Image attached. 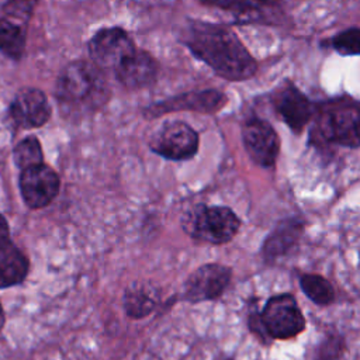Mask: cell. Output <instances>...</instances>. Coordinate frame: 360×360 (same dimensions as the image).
Segmentation results:
<instances>
[{"label": "cell", "mask_w": 360, "mask_h": 360, "mask_svg": "<svg viewBox=\"0 0 360 360\" xmlns=\"http://www.w3.org/2000/svg\"><path fill=\"white\" fill-rule=\"evenodd\" d=\"M304 294L318 305H328L335 298V291L330 283L318 274H304L300 278Z\"/></svg>", "instance_id": "obj_20"}, {"label": "cell", "mask_w": 360, "mask_h": 360, "mask_svg": "<svg viewBox=\"0 0 360 360\" xmlns=\"http://www.w3.org/2000/svg\"><path fill=\"white\" fill-rule=\"evenodd\" d=\"M136 51L128 32L120 27H110L97 31L89 41L91 62L100 69L115 70L129 55Z\"/></svg>", "instance_id": "obj_7"}, {"label": "cell", "mask_w": 360, "mask_h": 360, "mask_svg": "<svg viewBox=\"0 0 360 360\" xmlns=\"http://www.w3.org/2000/svg\"><path fill=\"white\" fill-rule=\"evenodd\" d=\"M332 48L342 55H360V28H349L333 37Z\"/></svg>", "instance_id": "obj_22"}, {"label": "cell", "mask_w": 360, "mask_h": 360, "mask_svg": "<svg viewBox=\"0 0 360 360\" xmlns=\"http://www.w3.org/2000/svg\"><path fill=\"white\" fill-rule=\"evenodd\" d=\"M202 4L221 8L238 15L270 13L280 7L281 0H200Z\"/></svg>", "instance_id": "obj_18"}, {"label": "cell", "mask_w": 360, "mask_h": 360, "mask_svg": "<svg viewBox=\"0 0 360 360\" xmlns=\"http://www.w3.org/2000/svg\"><path fill=\"white\" fill-rule=\"evenodd\" d=\"M225 103H226L225 94L214 89L190 91V93H183L149 105L145 110V115L159 117L162 114L181 111V110H190V111H198V112H215L221 110Z\"/></svg>", "instance_id": "obj_12"}, {"label": "cell", "mask_w": 360, "mask_h": 360, "mask_svg": "<svg viewBox=\"0 0 360 360\" xmlns=\"http://www.w3.org/2000/svg\"><path fill=\"white\" fill-rule=\"evenodd\" d=\"M239 226L236 214L221 205H197L183 219V228L191 238L214 245L229 242Z\"/></svg>", "instance_id": "obj_3"}, {"label": "cell", "mask_w": 360, "mask_h": 360, "mask_svg": "<svg viewBox=\"0 0 360 360\" xmlns=\"http://www.w3.org/2000/svg\"><path fill=\"white\" fill-rule=\"evenodd\" d=\"M302 231V222L298 219H287L278 224L274 232L266 239L262 253L267 262H273L284 255L297 242Z\"/></svg>", "instance_id": "obj_16"}, {"label": "cell", "mask_w": 360, "mask_h": 360, "mask_svg": "<svg viewBox=\"0 0 360 360\" xmlns=\"http://www.w3.org/2000/svg\"><path fill=\"white\" fill-rule=\"evenodd\" d=\"M8 114L17 128H39L45 125L51 117V105L42 90L24 87L15 93Z\"/></svg>", "instance_id": "obj_10"}, {"label": "cell", "mask_w": 360, "mask_h": 360, "mask_svg": "<svg viewBox=\"0 0 360 360\" xmlns=\"http://www.w3.org/2000/svg\"><path fill=\"white\" fill-rule=\"evenodd\" d=\"M242 139L248 155L255 163L264 167L274 165L280 150V141L267 121L260 118L246 121L242 128Z\"/></svg>", "instance_id": "obj_11"}, {"label": "cell", "mask_w": 360, "mask_h": 360, "mask_svg": "<svg viewBox=\"0 0 360 360\" xmlns=\"http://www.w3.org/2000/svg\"><path fill=\"white\" fill-rule=\"evenodd\" d=\"M10 239V232H8V224L6 218L0 214V242H4Z\"/></svg>", "instance_id": "obj_24"}, {"label": "cell", "mask_w": 360, "mask_h": 360, "mask_svg": "<svg viewBox=\"0 0 360 360\" xmlns=\"http://www.w3.org/2000/svg\"><path fill=\"white\" fill-rule=\"evenodd\" d=\"M108 87L101 69L89 60H75L66 65L56 82L59 104L76 108H97L107 100Z\"/></svg>", "instance_id": "obj_2"}, {"label": "cell", "mask_w": 360, "mask_h": 360, "mask_svg": "<svg viewBox=\"0 0 360 360\" xmlns=\"http://www.w3.org/2000/svg\"><path fill=\"white\" fill-rule=\"evenodd\" d=\"M273 103L284 122L295 132H300L312 115L309 100L290 83L276 91Z\"/></svg>", "instance_id": "obj_14"}, {"label": "cell", "mask_w": 360, "mask_h": 360, "mask_svg": "<svg viewBox=\"0 0 360 360\" xmlns=\"http://www.w3.org/2000/svg\"><path fill=\"white\" fill-rule=\"evenodd\" d=\"M158 72V60L142 49H136L114 70L118 82L131 90L150 86L156 80Z\"/></svg>", "instance_id": "obj_13"}, {"label": "cell", "mask_w": 360, "mask_h": 360, "mask_svg": "<svg viewBox=\"0 0 360 360\" xmlns=\"http://www.w3.org/2000/svg\"><path fill=\"white\" fill-rule=\"evenodd\" d=\"M156 305V297L150 287L134 284L127 288L124 294V308L128 316L134 319L145 318Z\"/></svg>", "instance_id": "obj_19"}, {"label": "cell", "mask_w": 360, "mask_h": 360, "mask_svg": "<svg viewBox=\"0 0 360 360\" xmlns=\"http://www.w3.org/2000/svg\"><path fill=\"white\" fill-rule=\"evenodd\" d=\"M183 42L197 59L226 80H246L257 70L256 60L240 39L224 25L193 21L183 34Z\"/></svg>", "instance_id": "obj_1"}, {"label": "cell", "mask_w": 360, "mask_h": 360, "mask_svg": "<svg viewBox=\"0 0 360 360\" xmlns=\"http://www.w3.org/2000/svg\"><path fill=\"white\" fill-rule=\"evenodd\" d=\"M15 166L20 170L44 163V153L37 136H27L21 139L13 150Z\"/></svg>", "instance_id": "obj_21"}, {"label": "cell", "mask_w": 360, "mask_h": 360, "mask_svg": "<svg viewBox=\"0 0 360 360\" xmlns=\"http://www.w3.org/2000/svg\"><path fill=\"white\" fill-rule=\"evenodd\" d=\"M60 180L58 173L41 163L20 174V193L25 205L31 210H39L51 204L59 193Z\"/></svg>", "instance_id": "obj_8"}, {"label": "cell", "mask_w": 360, "mask_h": 360, "mask_svg": "<svg viewBox=\"0 0 360 360\" xmlns=\"http://www.w3.org/2000/svg\"><path fill=\"white\" fill-rule=\"evenodd\" d=\"M270 338L290 339L305 328V318L291 294L271 297L260 314Z\"/></svg>", "instance_id": "obj_5"}, {"label": "cell", "mask_w": 360, "mask_h": 360, "mask_svg": "<svg viewBox=\"0 0 360 360\" xmlns=\"http://www.w3.org/2000/svg\"><path fill=\"white\" fill-rule=\"evenodd\" d=\"M231 281V269L208 263L194 270L184 283L183 298L188 302L211 301L222 295Z\"/></svg>", "instance_id": "obj_9"}, {"label": "cell", "mask_w": 360, "mask_h": 360, "mask_svg": "<svg viewBox=\"0 0 360 360\" xmlns=\"http://www.w3.org/2000/svg\"><path fill=\"white\" fill-rule=\"evenodd\" d=\"M38 1L39 0H7L3 7V15L27 25Z\"/></svg>", "instance_id": "obj_23"}, {"label": "cell", "mask_w": 360, "mask_h": 360, "mask_svg": "<svg viewBox=\"0 0 360 360\" xmlns=\"http://www.w3.org/2000/svg\"><path fill=\"white\" fill-rule=\"evenodd\" d=\"M4 321H6V318H4V311H3V307H1V304H0V330H1L3 326H4Z\"/></svg>", "instance_id": "obj_25"}, {"label": "cell", "mask_w": 360, "mask_h": 360, "mask_svg": "<svg viewBox=\"0 0 360 360\" xmlns=\"http://www.w3.org/2000/svg\"><path fill=\"white\" fill-rule=\"evenodd\" d=\"M319 132L323 139L342 146H360V105L338 103L319 117Z\"/></svg>", "instance_id": "obj_4"}, {"label": "cell", "mask_w": 360, "mask_h": 360, "mask_svg": "<svg viewBox=\"0 0 360 360\" xmlns=\"http://www.w3.org/2000/svg\"><path fill=\"white\" fill-rule=\"evenodd\" d=\"M27 45V25L0 17V52L13 60L22 58Z\"/></svg>", "instance_id": "obj_17"}, {"label": "cell", "mask_w": 360, "mask_h": 360, "mask_svg": "<svg viewBox=\"0 0 360 360\" xmlns=\"http://www.w3.org/2000/svg\"><path fill=\"white\" fill-rule=\"evenodd\" d=\"M27 256L7 239L0 242V288H8L21 284L28 274Z\"/></svg>", "instance_id": "obj_15"}, {"label": "cell", "mask_w": 360, "mask_h": 360, "mask_svg": "<svg viewBox=\"0 0 360 360\" xmlns=\"http://www.w3.org/2000/svg\"><path fill=\"white\" fill-rule=\"evenodd\" d=\"M149 146L165 159L187 160L198 150V134L186 122L172 121L152 135Z\"/></svg>", "instance_id": "obj_6"}]
</instances>
